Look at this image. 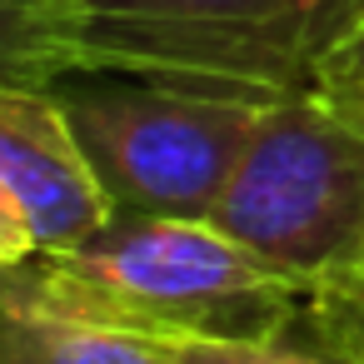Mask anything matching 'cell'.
Wrapping results in <instances>:
<instances>
[{"label": "cell", "mask_w": 364, "mask_h": 364, "mask_svg": "<svg viewBox=\"0 0 364 364\" xmlns=\"http://www.w3.org/2000/svg\"><path fill=\"white\" fill-rule=\"evenodd\" d=\"M309 294L210 220L110 215L90 240L0 269V314H46L150 344L274 339Z\"/></svg>", "instance_id": "6da1fadb"}, {"label": "cell", "mask_w": 364, "mask_h": 364, "mask_svg": "<svg viewBox=\"0 0 364 364\" xmlns=\"http://www.w3.org/2000/svg\"><path fill=\"white\" fill-rule=\"evenodd\" d=\"M80 70H120L240 100L319 85L364 0H65Z\"/></svg>", "instance_id": "7a4b0ae2"}, {"label": "cell", "mask_w": 364, "mask_h": 364, "mask_svg": "<svg viewBox=\"0 0 364 364\" xmlns=\"http://www.w3.org/2000/svg\"><path fill=\"white\" fill-rule=\"evenodd\" d=\"M210 225L309 299L364 274V100L329 90L269 100Z\"/></svg>", "instance_id": "3957f363"}, {"label": "cell", "mask_w": 364, "mask_h": 364, "mask_svg": "<svg viewBox=\"0 0 364 364\" xmlns=\"http://www.w3.org/2000/svg\"><path fill=\"white\" fill-rule=\"evenodd\" d=\"M50 90L115 215L210 220L264 110L259 100L120 70H70Z\"/></svg>", "instance_id": "277c9868"}, {"label": "cell", "mask_w": 364, "mask_h": 364, "mask_svg": "<svg viewBox=\"0 0 364 364\" xmlns=\"http://www.w3.org/2000/svg\"><path fill=\"white\" fill-rule=\"evenodd\" d=\"M0 180L36 230V255L70 250L115 215L55 90L0 85Z\"/></svg>", "instance_id": "5b68a950"}, {"label": "cell", "mask_w": 364, "mask_h": 364, "mask_svg": "<svg viewBox=\"0 0 364 364\" xmlns=\"http://www.w3.org/2000/svg\"><path fill=\"white\" fill-rule=\"evenodd\" d=\"M0 364H170V344L46 314H0Z\"/></svg>", "instance_id": "8992f818"}, {"label": "cell", "mask_w": 364, "mask_h": 364, "mask_svg": "<svg viewBox=\"0 0 364 364\" xmlns=\"http://www.w3.org/2000/svg\"><path fill=\"white\" fill-rule=\"evenodd\" d=\"M80 70L65 0H0V85L50 90Z\"/></svg>", "instance_id": "52a82bcc"}, {"label": "cell", "mask_w": 364, "mask_h": 364, "mask_svg": "<svg viewBox=\"0 0 364 364\" xmlns=\"http://www.w3.org/2000/svg\"><path fill=\"white\" fill-rule=\"evenodd\" d=\"M170 364H364L349 344L319 334L309 319L274 339H185L170 344Z\"/></svg>", "instance_id": "ba28073f"}, {"label": "cell", "mask_w": 364, "mask_h": 364, "mask_svg": "<svg viewBox=\"0 0 364 364\" xmlns=\"http://www.w3.org/2000/svg\"><path fill=\"white\" fill-rule=\"evenodd\" d=\"M304 319L319 334H329V339L349 344L354 354H364V274H354V279H344L334 289H319L309 299Z\"/></svg>", "instance_id": "9c48e42d"}, {"label": "cell", "mask_w": 364, "mask_h": 364, "mask_svg": "<svg viewBox=\"0 0 364 364\" xmlns=\"http://www.w3.org/2000/svg\"><path fill=\"white\" fill-rule=\"evenodd\" d=\"M314 90H329V95H344V100H364V21L334 46V55L324 60Z\"/></svg>", "instance_id": "30bf717a"}, {"label": "cell", "mask_w": 364, "mask_h": 364, "mask_svg": "<svg viewBox=\"0 0 364 364\" xmlns=\"http://www.w3.org/2000/svg\"><path fill=\"white\" fill-rule=\"evenodd\" d=\"M36 255V230L21 210V200L6 190V180H0V269H11L21 259Z\"/></svg>", "instance_id": "8fae6325"}]
</instances>
